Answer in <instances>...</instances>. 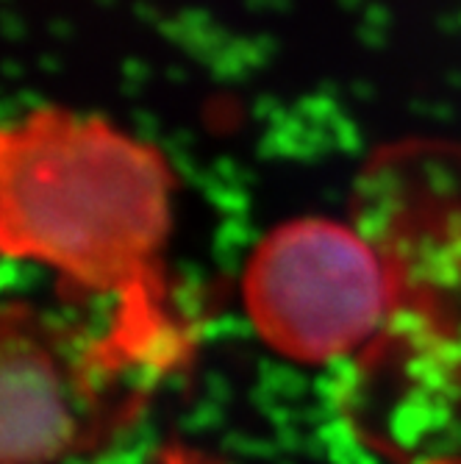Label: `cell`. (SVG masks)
I'll return each mask as SVG.
<instances>
[{
  "label": "cell",
  "mask_w": 461,
  "mask_h": 464,
  "mask_svg": "<svg viewBox=\"0 0 461 464\" xmlns=\"http://www.w3.org/2000/svg\"><path fill=\"white\" fill-rule=\"evenodd\" d=\"M173 187L170 164L153 145L98 117L36 109L4 131V250L51 267L83 295L114 298L109 331L129 348L184 351L161 273Z\"/></svg>",
  "instance_id": "cell-1"
},
{
  "label": "cell",
  "mask_w": 461,
  "mask_h": 464,
  "mask_svg": "<svg viewBox=\"0 0 461 464\" xmlns=\"http://www.w3.org/2000/svg\"><path fill=\"white\" fill-rule=\"evenodd\" d=\"M353 220L395 276L389 323L351 392L359 426L403 464H461V150L384 153Z\"/></svg>",
  "instance_id": "cell-2"
},
{
  "label": "cell",
  "mask_w": 461,
  "mask_h": 464,
  "mask_svg": "<svg viewBox=\"0 0 461 464\" xmlns=\"http://www.w3.org/2000/svg\"><path fill=\"white\" fill-rule=\"evenodd\" d=\"M242 301L275 353L317 367L356 362L389 323L395 276L384 247L356 220L298 218L250 253Z\"/></svg>",
  "instance_id": "cell-3"
},
{
  "label": "cell",
  "mask_w": 461,
  "mask_h": 464,
  "mask_svg": "<svg viewBox=\"0 0 461 464\" xmlns=\"http://www.w3.org/2000/svg\"><path fill=\"white\" fill-rule=\"evenodd\" d=\"M148 384L103 336L83 340L70 325L9 304L0 325V459L56 464L92 453L131 426Z\"/></svg>",
  "instance_id": "cell-4"
}]
</instances>
